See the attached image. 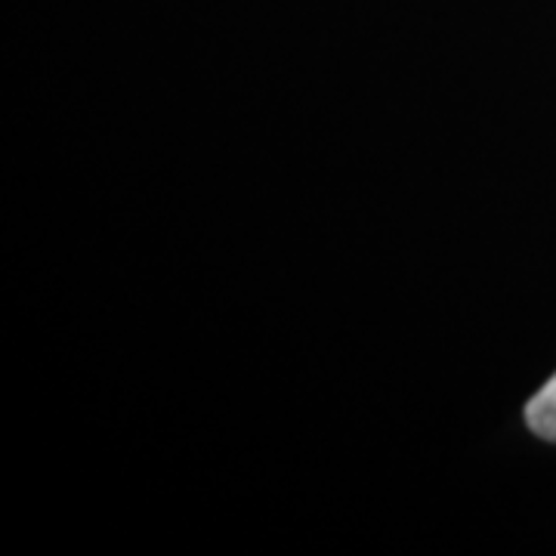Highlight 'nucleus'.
I'll use <instances>...</instances> for the list:
<instances>
[{"mask_svg":"<svg viewBox=\"0 0 556 556\" xmlns=\"http://www.w3.org/2000/svg\"><path fill=\"white\" fill-rule=\"evenodd\" d=\"M526 424L535 437L556 442V375L526 405Z\"/></svg>","mask_w":556,"mask_h":556,"instance_id":"f257e3e1","label":"nucleus"}]
</instances>
